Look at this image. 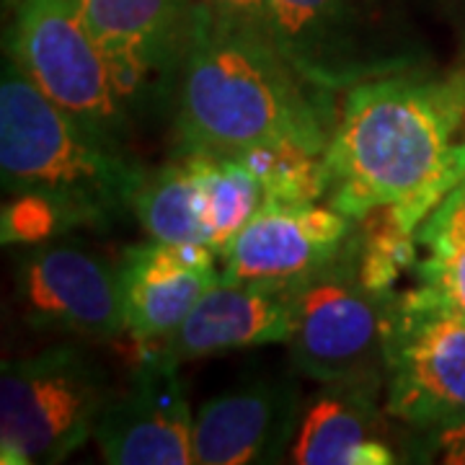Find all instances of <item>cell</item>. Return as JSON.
Wrapping results in <instances>:
<instances>
[{
	"mask_svg": "<svg viewBox=\"0 0 465 465\" xmlns=\"http://www.w3.org/2000/svg\"><path fill=\"white\" fill-rule=\"evenodd\" d=\"M114 385L81 344L63 341L3 365L0 460L60 463L96 434Z\"/></svg>",
	"mask_w": 465,
	"mask_h": 465,
	"instance_id": "obj_4",
	"label": "cell"
},
{
	"mask_svg": "<svg viewBox=\"0 0 465 465\" xmlns=\"http://www.w3.org/2000/svg\"><path fill=\"white\" fill-rule=\"evenodd\" d=\"M385 411L432 432L465 424V316L414 287L396 295L385 336Z\"/></svg>",
	"mask_w": 465,
	"mask_h": 465,
	"instance_id": "obj_7",
	"label": "cell"
},
{
	"mask_svg": "<svg viewBox=\"0 0 465 465\" xmlns=\"http://www.w3.org/2000/svg\"><path fill=\"white\" fill-rule=\"evenodd\" d=\"M202 186L204 225L210 249L220 253L223 246L241 231L264 204V183L241 155L186 153Z\"/></svg>",
	"mask_w": 465,
	"mask_h": 465,
	"instance_id": "obj_18",
	"label": "cell"
},
{
	"mask_svg": "<svg viewBox=\"0 0 465 465\" xmlns=\"http://www.w3.org/2000/svg\"><path fill=\"white\" fill-rule=\"evenodd\" d=\"M465 75H381L349 91L323 150L326 204L351 220L388 207L416 235L465 179Z\"/></svg>",
	"mask_w": 465,
	"mask_h": 465,
	"instance_id": "obj_1",
	"label": "cell"
},
{
	"mask_svg": "<svg viewBox=\"0 0 465 465\" xmlns=\"http://www.w3.org/2000/svg\"><path fill=\"white\" fill-rule=\"evenodd\" d=\"M16 300L36 331L114 341L127 333L119 269L75 243L29 249L16 266Z\"/></svg>",
	"mask_w": 465,
	"mask_h": 465,
	"instance_id": "obj_9",
	"label": "cell"
},
{
	"mask_svg": "<svg viewBox=\"0 0 465 465\" xmlns=\"http://www.w3.org/2000/svg\"><path fill=\"white\" fill-rule=\"evenodd\" d=\"M264 183L269 204H313L326 200L323 158L300 148H262L241 155Z\"/></svg>",
	"mask_w": 465,
	"mask_h": 465,
	"instance_id": "obj_20",
	"label": "cell"
},
{
	"mask_svg": "<svg viewBox=\"0 0 465 465\" xmlns=\"http://www.w3.org/2000/svg\"><path fill=\"white\" fill-rule=\"evenodd\" d=\"M416 243L427 249L419 287L465 316V179L419 225Z\"/></svg>",
	"mask_w": 465,
	"mask_h": 465,
	"instance_id": "obj_19",
	"label": "cell"
},
{
	"mask_svg": "<svg viewBox=\"0 0 465 465\" xmlns=\"http://www.w3.org/2000/svg\"><path fill=\"white\" fill-rule=\"evenodd\" d=\"M137 119L176 96L204 0H75Z\"/></svg>",
	"mask_w": 465,
	"mask_h": 465,
	"instance_id": "obj_8",
	"label": "cell"
},
{
	"mask_svg": "<svg viewBox=\"0 0 465 465\" xmlns=\"http://www.w3.org/2000/svg\"><path fill=\"white\" fill-rule=\"evenodd\" d=\"M427 440L424 455H440L442 463H465V424H450L432 432H421Z\"/></svg>",
	"mask_w": 465,
	"mask_h": 465,
	"instance_id": "obj_22",
	"label": "cell"
},
{
	"mask_svg": "<svg viewBox=\"0 0 465 465\" xmlns=\"http://www.w3.org/2000/svg\"><path fill=\"white\" fill-rule=\"evenodd\" d=\"M396 295L367 287L360 272V232L341 253L292 282L290 360L318 382L385 372V336Z\"/></svg>",
	"mask_w": 465,
	"mask_h": 465,
	"instance_id": "obj_5",
	"label": "cell"
},
{
	"mask_svg": "<svg viewBox=\"0 0 465 465\" xmlns=\"http://www.w3.org/2000/svg\"><path fill=\"white\" fill-rule=\"evenodd\" d=\"M0 171L5 192L50 202L65 228H106L133 210L148 179L127 148L85 133L14 57L0 84Z\"/></svg>",
	"mask_w": 465,
	"mask_h": 465,
	"instance_id": "obj_3",
	"label": "cell"
},
{
	"mask_svg": "<svg viewBox=\"0 0 465 465\" xmlns=\"http://www.w3.org/2000/svg\"><path fill=\"white\" fill-rule=\"evenodd\" d=\"M382 372H362L321 382L318 393L302 403L287 460L298 465H349L365 440L381 437Z\"/></svg>",
	"mask_w": 465,
	"mask_h": 465,
	"instance_id": "obj_16",
	"label": "cell"
},
{
	"mask_svg": "<svg viewBox=\"0 0 465 465\" xmlns=\"http://www.w3.org/2000/svg\"><path fill=\"white\" fill-rule=\"evenodd\" d=\"M264 24L300 75L326 91L393 70L367 54L344 0H264Z\"/></svg>",
	"mask_w": 465,
	"mask_h": 465,
	"instance_id": "obj_15",
	"label": "cell"
},
{
	"mask_svg": "<svg viewBox=\"0 0 465 465\" xmlns=\"http://www.w3.org/2000/svg\"><path fill=\"white\" fill-rule=\"evenodd\" d=\"M300 409L298 385L292 381H256L204 401L192 430L194 463L282 460L298 430Z\"/></svg>",
	"mask_w": 465,
	"mask_h": 465,
	"instance_id": "obj_12",
	"label": "cell"
},
{
	"mask_svg": "<svg viewBox=\"0 0 465 465\" xmlns=\"http://www.w3.org/2000/svg\"><path fill=\"white\" fill-rule=\"evenodd\" d=\"M179 365L145 347L130 381L114 391L96 427V445L114 465L194 463V414L179 381Z\"/></svg>",
	"mask_w": 465,
	"mask_h": 465,
	"instance_id": "obj_10",
	"label": "cell"
},
{
	"mask_svg": "<svg viewBox=\"0 0 465 465\" xmlns=\"http://www.w3.org/2000/svg\"><path fill=\"white\" fill-rule=\"evenodd\" d=\"M204 3L220 16L235 18V21H243V24H251V26L266 29L264 0H204Z\"/></svg>",
	"mask_w": 465,
	"mask_h": 465,
	"instance_id": "obj_23",
	"label": "cell"
},
{
	"mask_svg": "<svg viewBox=\"0 0 465 465\" xmlns=\"http://www.w3.org/2000/svg\"><path fill=\"white\" fill-rule=\"evenodd\" d=\"M391 463H396V455H393V450L382 442V437L365 440L360 448L351 452V460H349V465H391Z\"/></svg>",
	"mask_w": 465,
	"mask_h": 465,
	"instance_id": "obj_24",
	"label": "cell"
},
{
	"mask_svg": "<svg viewBox=\"0 0 465 465\" xmlns=\"http://www.w3.org/2000/svg\"><path fill=\"white\" fill-rule=\"evenodd\" d=\"M173 104L182 155H243L262 148L323 155L336 127L331 91L300 75L266 29L220 16L207 3Z\"/></svg>",
	"mask_w": 465,
	"mask_h": 465,
	"instance_id": "obj_2",
	"label": "cell"
},
{
	"mask_svg": "<svg viewBox=\"0 0 465 465\" xmlns=\"http://www.w3.org/2000/svg\"><path fill=\"white\" fill-rule=\"evenodd\" d=\"M133 213L153 241L210 249L202 186L194 161L189 155L145 179L134 197Z\"/></svg>",
	"mask_w": 465,
	"mask_h": 465,
	"instance_id": "obj_17",
	"label": "cell"
},
{
	"mask_svg": "<svg viewBox=\"0 0 465 465\" xmlns=\"http://www.w3.org/2000/svg\"><path fill=\"white\" fill-rule=\"evenodd\" d=\"M11 57L85 133L127 148L134 116L119 96L114 75L75 0H24L14 21Z\"/></svg>",
	"mask_w": 465,
	"mask_h": 465,
	"instance_id": "obj_6",
	"label": "cell"
},
{
	"mask_svg": "<svg viewBox=\"0 0 465 465\" xmlns=\"http://www.w3.org/2000/svg\"><path fill=\"white\" fill-rule=\"evenodd\" d=\"M292 331V284L220 282L210 287L166 339L145 344L163 360L182 365L189 360L225 354L235 349L287 344Z\"/></svg>",
	"mask_w": 465,
	"mask_h": 465,
	"instance_id": "obj_14",
	"label": "cell"
},
{
	"mask_svg": "<svg viewBox=\"0 0 465 465\" xmlns=\"http://www.w3.org/2000/svg\"><path fill=\"white\" fill-rule=\"evenodd\" d=\"M357 220L333 207L269 204L217 253L223 282L292 284L336 259Z\"/></svg>",
	"mask_w": 465,
	"mask_h": 465,
	"instance_id": "obj_11",
	"label": "cell"
},
{
	"mask_svg": "<svg viewBox=\"0 0 465 465\" xmlns=\"http://www.w3.org/2000/svg\"><path fill=\"white\" fill-rule=\"evenodd\" d=\"M57 231H65L63 217L42 197L16 194L3 210V243H39Z\"/></svg>",
	"mask_w": 465,
	"mask_h": 465,
	"instance_id": "obj_21",
	"label": "cell"
},
{
	"mask_svg": "<svg viewBox=\"0 0 465 465\" xmlns=\"http://www.w3.org/2000/svg\"><path fill=\"white\" fill-rule=\"evenodd\" d=\"M217 253L207 246L153 241L130 246L119 262V290L127 333L140 347L166 339L202 295L220 282Z\"/></svg>",
	"mask_w": 465,
	"mask_h": 465,
	"instance_id": "obj_13",
	"label": "cell"
}]
</instances>
